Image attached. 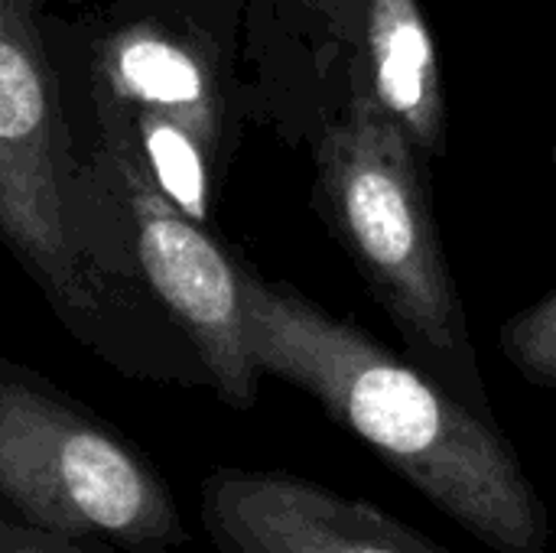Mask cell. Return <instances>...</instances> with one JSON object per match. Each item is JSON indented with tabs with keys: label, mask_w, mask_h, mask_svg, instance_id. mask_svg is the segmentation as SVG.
<instances>
[{
	"label": "cell",
	"mask_w": 556,
	"mask_h": 553,
	"mask_svg": "<svg viewBox=\"0 0 556 553\" xmlns=\"http://www.w3.org/2000/svg\"><path fill=\"white\" fill-rule=\"evenodd\" d=\"M241 297L261 375L306 391L329 420L489 551H551L547 502L495 420L293 287L241 271Z\"/></svg>",
	"instance_id": "obj_1"
},
{
	"label": "cell",
	"mask_w": 556,
	"mask_h": 553,
	"mask_svg": "<svg viewBox=\"0 0 556 553\" xmlns=\"http://www.w3.org/2000/svg\"><path fill=\"white\" fill-rule=\"evenodd\" d=\"M323 218L397 326L410 362L495 420L427 189V160L371 98L352 95L316 150Z\"/></svg>",
	"instance_id": "obj_2"
},
{
	"label": "cell",
	"mask_w": 556,
	"mask_h": 553,
	"mask_svg": "<svg viewBox=\"0 0 556 553\" xmlns=\"http://www.w3.org/2000/svg\"><path fill=\"white\" fill-rule=\"evenodd\" d=\"M0 521L121 553L189 544L166 479L130 440L13 372H0Z\"/></svg>",
	"instance_id": "obj_3"
},
{
	"label": "cell",
	"mask_w": 556,
	"mask_h": 553,
	"mask_svg": "<svg viewBox=\"0 0 556 553\" xmlns=\"http://www.w3.org/2000/svg\"><path fill=\"white\" fill-rule=\"evenodd\" d=\"M0 235L68 306L91 313L55 173V108L29 0H0Z\"/></svg>",
	"instance_id": "obj_4"
},
{
	"label": "cell",
	"mask_w": 556,
	"mask_h": 553,
	"mask_svg": "<svg viewBox=\"0 0 556 553\" xmlns=\"http://www.w3.org/2000/svg\"><path fill=\"white\" fill-rule=\"evenodd\" d=\"M199 518L215 553H450L365 499L280 469H215Z\"/></svg>",
	"instance_id": "obj_5"
},
{
	"label": "cell",
	"mask_w": 556,
	"mask_h": 553,
	"mask_svg": "<svg viewBox=\"0 0 556 553\" xmlns=\"http://www.w3.org/2000/svg\"><path fill=\"white\" fill-rule=\"evenodd\" d=\"M127 176L147 280L182 326L205 381L218 398L235 411L254 407L261 372L248 345L241 271L222 254L202 225L169 205L137 166L127 163Z\"/></svg>",
	"instance_id": "obj_6"
},
{
	"label": "cell",
	"mask_w": 556,
	"mask_h": 553,
	"mask_svg": "<svg viewBox=\"0 0 556 553\" xmlns=\"http://www.w3.org/2000/svg\"><path fill=\"white\" fill-rule=\"evenodd\" d=\"M362 88L397 121L424 160L446 156V95L420 0H362Z\"/></svg>",
	"instance_id": "obj_7"
},
{
	"label": "cell",
	"mask_w": 556,
	"mask_h": 553,
	"mask_svg": "<svg viewBox=\"0 0 556 553\" xmlns=\"http://www.w3.org/2000/svg\"><path fill=\"white\" fill-rule=\"evenodd\" d=\"M104 72L127 104L169 114L202 140L215 137L218 108L212 78L199 55L182 42L147 26L127 29L111 42Z\"/></svg>",
	"instance_id": "obj_8"
},
{
	"label": "cell",
	"mask_w": 556,
	"mask_h": 553,
	"mask_svg": "<svg viewBox=\"0 0 556 553\" xmlns=\"http://www.w3.org/2000/svg\"><path fill=\"white\" fill-rule=\"evenodd\" d=\"M137 134L143 160L153 173V186L163 192L169 205L202 225L208 209V169H205V147L195 130L179 124L160 111L137 114Z\"/></svg>",
	"instance_id": "obj_9"
},
{
	"label": "cell",
	"mask_w": 556,
	"mask_h": 553,
	"mask_svg": "<svg viewBox=\"0 0 556 553\" xmlns=\"http://www.w3.org/2000/svg\"><path fill=\"white\" fill-rule=\"evenodd\" d=\"M498 349L528 385L556 388V290L502 326Z\"/></svg>",
	"instance_id": "obj_10"
},
{
	"label": "cell",
	"mask_w": 556,
	"mask_h": 553,
	"mask_svg": "<svg viewBox=\"0 0 556 553\" xmlns=\"http://www.w3.org/2000/svg\"><path fill=\"white\" fill-rule=\"evenodd\" d=\"M0 553H121L111 544L88 541V538H65L33 528H16L0 521Z\"/></svg>",
	"instance_id": "obj_11"
},
{
	"label": "cell",
	"mask_w": 556,
	"mask_h": 553,
	"mask_svg": "<svg viewBox=\"0 0 556 553\" xmlns=\"http://www.w3.org/2000/svg\"><path fill=\"white\" fill-rule=\"evenodd\" d=\"M551 160H554V169H556V140H554V150H551Z\"/></svg>",
	"instance_id": "obj_12"
}]
</instances>
